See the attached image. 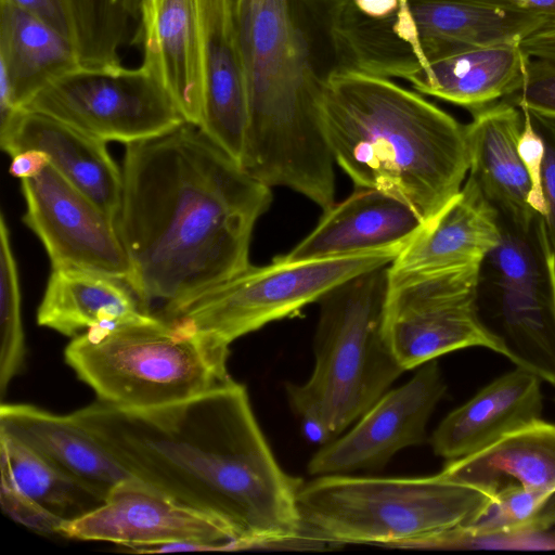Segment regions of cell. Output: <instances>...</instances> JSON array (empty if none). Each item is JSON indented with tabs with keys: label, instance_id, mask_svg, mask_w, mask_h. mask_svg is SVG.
Segmentation results:
<instances>
[{
	"label": "cell",
	"instance_id": "obj_5",
	"mask_svg": "<svg viewBox=\"0 0 555 555\" xmlns=\"http://www.w3.org/2000/svg\"><path fill=\"white\" fill-rule=\"evenodd\" d=\"M388 266L345 281L318 301L314 369L306 383L286 386L310 441L336 439L405 371L384 330Z\"/></svg>",
	"mask_w": 555,
	"mask_h": 555
},
{
	"label": "cell",
	"instance_id": "obj_9",
	"mask_svg": "<svg viewBox=\"0 0 555 555\" xmlns=\"http://www.w3.org/2000/svg\"><path fill=\"white\" fill-rule=\"evenodd\" d=\"M481 267L474 263L416 273L388 270L384 330L405 371L469 347L502 354L479 315Z\"/></svg>",
	"mask_w": 555,
	"mask_h": 555
},
{
	"label": "cell",
	"instance_id": "obj_10",
	"mask_svg": "<svg viewBox=\"0 0 555 555\" xmlns=\"http://www.w3.org/2000/svg\"><path fill=\"white\" fill-rule=\"evenodd\" d=\"M59 119L93 138L125 144L186 122L166 89L142 65L78 67L59 76L23 107Z\"/></svg>",
	"mask_w": 555,
	"mask_h": 555
},
{
	"label": "cell",
	"instance_id": "obj_1",
	"mask_svg": "<svg viewBox=\"0 0 555 555\" xmlns=\"http://www.w3.org/2000/svg\"><path fill=\"white\" fill-rule=\"evenodd\" d=\"M116 228L145 313L162 318L245 270L271 188L196 125L126 144Z\"/></svg>",
	"mask_w": 555,
	"mask_h": 555
},
{
	"label": "cell",
	"instance_id": "obj_22",
	"mask_svg": "<svg viewBox=\"0 0 555 555\" xmlns=\"http://www.w3.org/2000/svg\"><path fill=\"white\" fill-rule=\"evenodd\" d=\"M529 60L520 43L462 46L433 59L405 80L421 94L473 113L514 94L524 81Z\"/></svg>",
	"mask_w": 555,
	"mask_h": 555
},
{
	"label": "cell",
	"instance_id": "obj_19",
	"mask_svg": "<svg viewBox=\"0 0 555 555\" xmlns=\"http://www.w3.org/2000/svg\"><path fill=\"white\" fill-rule=\"evenodd\" d=\"M422 222L397 198L373 189H354L323 211L317 227L292 250L289 261L330 259L408 242Z\"/></svg>",
	"mask_w": 555,
	"mask_h": 555
},
{
	"label": "cell",
	"instance_id": "obj_20",
	"mask_svg": "<svg viewBox=\"0 0 555 555\" xmlns=\"http://www.w3.org/2000/svg\"><path fill=\"white\" fill-rule=\"evenodd\" d=\"M542 408L541 379L516 366L449 413L433 433V450L448 461L470 455L541 418Z\"/></svg>",
	"mask_w": 555,
	"mask_h": 555
},
{
	"label": "cell",
	"instance_id": "obj_36",
	"mask_svg": "<svg viewBox=\"0 0 555 555\" xmlns=\"http://www.w3.org/2000/svg\"><path fill=\"white\" fill-rule=\"evenodd\" d=\"M501 10L522 13L542 20L546 26H555V0H465Z\"/></svg>",
	"mask_w": 555,
	"mask_h": 555
},
{
	"label": "cell",
	"instance_id": "obj_25",
	"mask_svg": "<svg viewBox=\"0 0 555 555\" xmlns=\"http://www.w3.org/2000/svg\"><path fill=\"white\" fill-rule=\"evenodd\" d=\"M440 473L494 494L509 483L555 491V424L538 418L478 452L448 461Z\"/></svg>",
	"mask_w": 555,
	"mask_h": 555
},
{
	"label": "cell",
	"instance_id": "obj_27",
	"mask_svg": "<svg viewBox=\"0 0 555 555\" xmlns=\"http://www.w3.org/2000/svg\"><path fill=\"white\" fill-rule=\"evenodd\" d=\"M0 475L27 498L64 521L79 518L104 503L87 485L46 456L0 431Z\"/></svg>",
	"mask_w": 555,
	"mask_h": 555
},
{
	"label": "cell",
	"instance_id": "obj_2",
	"mask_svg": "<svg viewBox=\"0 0 555 555\" xmlns=\"http://www.w3.org/2000/svg\"><path fill=\"white\" fill-rule=\"evenodd\" d=\"M69 415L130 474L228 521L241 550L304 543L301 482L278 464L234 379L166 405L96 400Z\"/></svg>",
	"mask_w": 555,
	"mask_h": 555
},
{
	"label": "cell",
	"instance_id": "obj_11",
	"mask_svg": "<svg viewBox=\"0 0 555 555\" xmlns=\"http://www.w3.org/2000/svg\"><path fill=\"white\" fill-rule=\"evenodd\" d=\"M60 535L120 544L133 552L169 543H206L208 551L241 550L236 530L224 519L186 504L135 477L119 482L103 504L64 521Z\"/></svg>",
	"mask_w": 555,
	"mask_h": 555
},
{
	"label": "cell",
	"instance_id": "obj_35",
	"mask_svg": "<svg viewBox=\"0 0 555 555\" xmlns=\"http://www.w3.org/2000/svg\"><path fill=\"white\" fill-rule=\"evenodd\" d=\"M34 14L77 49L78 33L73 0H5ZM78 51V50H77ZM79 54V53H78Z\"/></svg>",
	"mask_w": 555,
	"mask_h": 555
},
{
	"label": "cell",
	"instance_id": "obj_6",
	"mask_svg": "<svg viewBox=\"0 0 555 555\" xmlns=\"http://www.w3.org/2000/svg\"><path fill=\"white\" fill-rule=\"evenodd\" d=\"M485 488L439 473L427 477L319 476L300 486L305 544L426 548L477 520L494 501Z\"/></svg>",
	"mask_w": 555,
	"mask_h": 555
},
{
	"label": "cell",
	"instance_id": "obj_17",
	"mask_svg": "<svg viewBox=\"0 0 555 555\" xmlns=\"http://www.w3.org/2000/svg\"><path fill=\"white\" fill-rule=\"evenodd\" d=\"M501 237L500 215L467 177L460 192L404 244L388 266L392 273L483 264Z\"/></svg>",
	"mask_w": 555,
	"mask_h": 555
},
{
	"label": "cell",
	"instance_id": "obj_21",
	"mask_svg": "<svg viewBox=\"0 0 555 555\" xmlns=\"http://www.w3.org/2000/svg\"><path fill=\"white\" fill-rule=\"evenodd\" d=\"M79 65L80 56L70 41L34 14L0 0L1 120Z\"/></svg>",
	"mask_w": 555,
	"mask_h": 555
},
{
	"label": "cell",
	"instance_id": "obj_12",
	"mask_svg": "<svg viewBox=\"0 0 555 555\" xmlns=\"http://www.w3.org/2000/svg\"><path fill=\"white\" fill-rule=\"evenodd\" d=\"M21 185L23 221L43 244L52 268L128 280L131 267L115 222L51 164Z\"/></svg>",
	"mask_w": 555,
	"mask_h": 555
},
{
	"label": "cell",
	"instance_id": "obj_26",
	"mask_svg": "<svg viewBox=\"0 0 555 555\" xmlns=\"http://www.w3.org/2000/svg\"><path fill=\"white\" fill-rule=\"evenodd\" d=\"M147 314L125 280L79 268H52L37 323L75 337L98 324L130 322Z\"/></svg>",
	"mask_w": 555,
	"mask_h": 555
},
{
	"label": "cell",
	"instance_id": "obj_39",
	"mask_svg": "<svg viewBox=\"0 0 555 555\" xmlns=\"http://www.w3.org/2000/svg\"><path fill=\"white\" fill-rule=\"evenodd\" d=\"M124 7L130 17L137 18L140 14L142 0H122Z\"/></svg>",
	"mask_w": 555,
	"mask_h": 555
},
{
	"label": "cell",
	"instance_id": "obj_8",
	"mask_svg": "<svg viewBox=\"0 0 555 555\" xmlns=\"http://www.w3.org/2000/svg\"><path fill=\"white\" fill-rule=\"evenodd\" d=\"M405 243L338 258L289 261L278 256L264 266L249 264L162 319L184 318L197 330L230 345L318 302L345 281L390 264Z\"/></svg>",
	"mask_w": 555,
	"mask_h": 555
},
{
	"label": "cell",
	"instance_id": "obj_29",
	"mask_svg": "<svg viewBox=\"0 0 555 555\" xmlns=\"http://www.w3.org/2000/svg\"><path fill=\"white\" fill-rule=\"evenodd\" d=\"M500 225V242L485 259L491 267L494 286H524L555 273V255L542 215L538 214L528 228L501 219Z\"/></svg>",
	"mask_w": 555,
	"mask_h": 555
},
{
	"label": "cell",
	"instance_id": "obj_24",
	"mask_svg": "<svg viewBox=\"0 0 555 555\" xmlns=\"http://www.w3.org/2000/svg\"><path fill=\"white\" fill-rule=\"evenodd\" d=\"M0 431L33 448L104 500L132 476L87 429L68 415L27 403H1Z\"/></svg>",
	"mask_w": 555,
	"mask_h": 555
},
{
	"label": "cell",
	"instance_id": "obj_23",
	"mask_svg": "<svg viewBox=\"0 0 555 555\" xmlns=\"http://www.w3.org/2000/svg\"><path fill=\"white\" fill-rule=\"evenodd\" d=\"M478 310L502 356L555 386V273L529 285L493 286Z\"/></svg>",
	"mask_w": 555,
	"mask_h": 555
},
{
	"label": "cell",
	"instance_id": "obj_16",
	"mask_svg": "<svg viewBox=\"0 0 555 555\" xmlns=\"http://www.w3.org/2000/svg\"><path fill=\"white\" fill-rule=\"evenodd\" d=\"M0 144L11 156L31 149L46 152L50 164L116 222L122 173L104 141L51 116L20 109L0 127Z\"/></svg>",
	"mask_w": 555,
	"mask_h": 555
},
{
	"label": "cell",
	"instance_id": "obj_14",
	"mask_svg": "<svg viewBox=\"0 0 555 555\" xmlns=\"http://www.w3.org/2000/svg\"><path fill=\"white\" fill-rule=\"evenodd\" d=\"M204 115L199 128L241 165L249 117L248 85L233 0H199Z\"/></svg>",
	"mask_w": 555,
	"mask_h": 555
},
{
	"label": "cell",
	"instance_id": "obj_33",
	"mask_svg": "<svg viewBox=\"0 0 555 555\" xmlns=\"http://www.w3.org/2000/svg\"><path fill=\"white\" fill-rule=\"evenodd\" d=\"M520 109L524 114V127L518 140V153L531 182L528 204L535 212L544 216L546 205L541 180L544 142L533 127L529 111L526 108Z\"/></svg>",
	"mask_w": 555,
	"mask_h": 555
},
{
	"label": "cell",
	"instance_id": "obj_15",
	"mask_svg": "<svg viewBox=\"0 0 555 555\" xmlns=\"http://www.w3.org/2000/svg\"><path fill=\"white\" fill-rule=\"evenodd\" d=\"M142 66L166 89L186 122L204 115L203 33L199 0H142Z\"/></svg>",
	"mask_w": 555,
	"mask_h": 555
},
{
	"label": "cell",
	"instance_id": "obj_30",
	"mask_svg": "<svg viewBox=\"0 0 555 555\" xmlns=\"http://www.w3.org/2000/svg\"><path fill=\"white\" fill-rule=\"evenodd\" d=\"M0 393L2 398L12 378L23 367L26 351L17 266L3 214L0 216Z\"/></svg>",
	"mask_w": 555,
	"mask_h": 555
},
{
	"label": "cell",
	"instance_id": "obj_13",
	"mask_svg": "<svg viewBox=\"0 0 555 555\" xmlns=\"http://www.w3.org/2000/svg\"><path fill=\"white\" fill-rule=\"evenodd\" d=\"M447 385L437 359L421 365L404 385L386 391L353 428L325 443L310 460L313 476L382 469L401 449L421 444Z\"/></svg>",
	"mask_w": 555,
	"mask_h": 555
},
{
	"label": "cell",
	"instance_id": "obj_37",
	"mask_svg": "<svg viewBox=\"0 0 555 555\" xmlns=\"http://www.w3.org/2000/svg\"><path fill=\"white\" fill-rule=\"evenodd\" d=\"M12 157L9 173L21 180L36 178L50 165V156L40 150H26Z\"/></svg>",
	"mask_w": 555,
	"mask_h": 555
},
{
	"label": "cell",
	"instance_id": "obj_38",
	"mask_svg": "<svg viewBox=\"0 0 555 555\" xmlns=\"http://www.w3.org/2000/svg\"><path fill=\"white\" fill-rule=\"evenodd\" d=\"M349 2L361 14L380 18L391 14L398 8L400 0H349Z\"/></svg>",
	"mask_w": 555,
	"mask_h": 555
},
{
	"label": "cell",
	"instance_id": "obj_18",
	"mask_svg": "<svg viewBox=\"0 0 555 555\" xmlns=\"http://www.w3.org/2000/svg\"><path fill=\"white\" fill-rule=\"evenodd\" d=\"M472 114L473 119L466 125L468 177L502 221L528 228L538 212L528 204L531 182L518 153L522 111L504 99Z\"/></svg>",
	"mask_w": 555,
	"mask_h": 555
},
{
	"label": "cell",
	"instance_id": "obj_31",
	"mask_svg": "<svg viewBox=\"0 0 555 555\" xmlns=\"http://www.w3.org/2000/svg\"><path fill=\"white\" fill-rule=\"evenodd\" d=\"M505 100L519 108L555 118V63L530 57L520 88Z\"/></svg>",
	"mask_w": 555,
	"mask_h": 555
},
{
	"label": "cell",
	"instance_id": "obj_4",
	"mask_svg": "<svg viewBox=\"0 0 555 555\" xmlns=\"http://www.w3.org/2000/svg\"><path fill=\"white\" fill-rule=\"evenodd\" d=\"M248 85L242 168L323 211L335 204L334 157L318 109L320 77L289 0H233Z\"/></svg>",
	"mask_w": 555,
	"mask_h": 555
},
{
	"label": "cell",
	"instance_id": "obj_28",
	"mask_svg": "<svg viewBox=\"0 0 555 555\" xmlns=\"http://www.w3.org/2000/svg\"><path fill=\"white\" fill-rule=\"evenodd\" d=\"M555 526V491L509 483L473 524L430 543L427 548L465 546L499 537L539 534Z\"/></svg>",
	"mask_w": 555,
	"mask_h": 555
},
{
	"label": "cell",
	"instance_id": "obj_34",
	"mask_svg": "<svg viewBox=\"0 0 555 555\" xmlns=\"http://www.w3.org/2000/svg\"><path fill=\"white\" fill-rule=\"evenodd\" d=\"M530 113L533 127L544 142L542 165V191L546 205L543 216L546 234L555 255V118Z\"/></svg>",
	"mask_w": 555,
	"mask_h": 555
},
{
	"label": "cell",
	"instance_id": "obj_3",
	"mask_svg": "<svg viewBox=\"0 0 555 555\" xmlns=\"http://www.w3.org/2000/svg\"><path fill=\"white\" fill-rule=\"evenodd\" d=\"M318 109L335 163L354 189L409 206L422 223L463 186L466 125L390 78L336 67L320 77Z\"/></svg>",
	"mask_w": 555,
	"mask_h": 555
},
{
	"label": "cell",
	"instance_id": "obj_32",
	"mask_svg": "<svg viewBox=\"0 0 555 555\" xmlns=\"http://www.w3.org/2000/svg\"><path fill=\"white\" fill-rule=\"evenodd\" d=\"M0 478L1 507L8 516L39 533L59 534L64 520L24 495L5 476Z\"/></svg>",
	"mask_w": 555,
	"mask_h": 555
},
{
	"label": "cell",
	"instance_id": "obj_7",
	"mask_svg": "<svg viewBox=\"0 0 555 555\" xmlns=\"http://www.w3.org/2000/svg\"><path fill=\"white\" fill-rule=\"evenodd\" d=\"M228 344L184 318L153 314L75 336L64 358L98 400L126 408L183 401L232 380Z\"/></svg>",
	"mask_w": 555,
	"mask_h": 555
}]
</instances>
